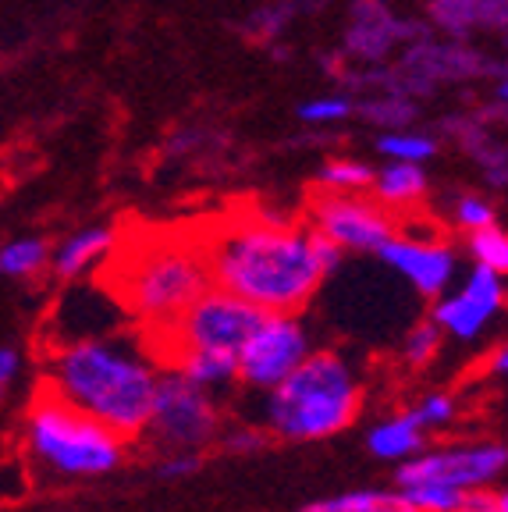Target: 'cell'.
Listing matches in <instances>:
<instances>
[{"mask_svg":"<svg viewBox=\"0 0 508 512\" xmlns=\"http://www.w3.org/2000/svg\"><path fill=\"white\" fill-rule=\"evenodd\" d=\"M508 470V445L505 441H445L430 445L423 456L395 470V488L413 484H445L455 491H494Z\"/></svg>","mask_w":508,"mask_h":512,"instance_id":"8","label":"cell"},{"mask_svg":"<svg viewBox=\"0 0 508 512\" xmlns=\"http://www.w3.org/2000/svg\"><path fill=\"white\" fill-rule=\"evenodd\" d=\"M214 288L246 299L263 313H299L331 271L317 253L310 224L246 217L203 239Z\"/></svg>","mask_w":508,"mask_h":512,"instance_id":"2","label":"cell"},{"mask_svg":"<svg viewBox=\"0 0 508 512\" xmlns=\"http://www.w3.org/2000/svg\"><path fill=\"white\" fill-rule=\"evenodd\" d=\"M484 367H487V374H491V377H498V381H508V342L494 345Z\"/></svg>","mask_w":508,"mask_h":512,"instance_id":"30","label":"cell"},{"mask_svg":"<svg viewBox=\"0 0 508 512\" xmlns=\"http://www.w3.org/2000/svg\"><path fill=\"white\" fill-rule=\"evenodd\" d=\"M299 512H416V509L405 502V495L398 488H391V491L352 488V491L317 498V502H306Z\"/></svg>","mask_w":508,"mask_h":512,"instance_id":"17","label":"cell"},{"mask_svg":"<svg viewBox=\"0 0 508 512\" xmlns=\"http://www.w3.org/2000/svg\"><path fill=\"white\" fill-rule=\"evenodd\" d=\"M50 264H54V246L47 239H40V235H18V239L4 242V249H0V274L4 278H36Z\"/></svg>","mask_w":508,"mask_h":512,"instance_id":"18","label":"cell"},{"mask_svg":"<svg viewBox=\"0 0 508 512\" xmlns=\"http://www.w3.org/2000/svg\"><path fill=\"white\" fill-rule=\"evenodd\" d=\"M114 256H118V235L104 224H89L57 242L50 271L61 281H82L104 264H111Z\"/></svg>","mask_w":508,"mask_h":512,"instance_id":"13","label":"cell"},{"mask_svg":"<svg viewBox=\"0 0 508 512\" xmlns=\"http://www.w3.org/2000/svg\"><path fill=\"white\" fill-rule=\"evenodd\" d=\"M405 502L416 512H466L469 491H455L445 484H413V488H398Z\"/></svg>","mask_w":508,"mask_h":512,"instance_id":"24","label":"cell"},{"mask_svg":"<svg viewBox=\"0 0 508 512\" xmlns=\"http://www.w3.org/2000/svg\"><path fill=\"white\" fill-rule=\"evenodd\" d=\"M405 409L413 413V420H416V424H420L427 434L452 431V427L459 424V416H462L459 395L448 392V388H430V392H423L420 399H413Z\"/></svg>","mask_w":508,"mask_h":512,"instance_id":"19","label":"cell"},{"mask_svg":"<svg viewBox=\"0 0 508 512\" xmlns=\"http://www.w3.org/2000/svg\"><path fill=\"white\" fill-rule=\"evenodd\" d=\"M317 182L324 185V192H342V196H352V192L374 189L377 171L363 160H331L317 171Z\"/></svg>","mask_w":508,"mask_h":512,"instance_id":"22","label":"cell"},{"mask_svg":"<svg viewBox=\"0 0 508 512\" xmlns=\"http://www.w3.org/2000/svg\"><path fill=\"white\" fill-rule=\"evenodd\" d=\"M494 512H508V484L494 488Z\"/></svg>","mask_w":508,"mask_h":512,"instance_id":"31","label":"cell"},{"mask_svg":"<svg viewBox=\"0 0 508 512\" xmlns=\"http://www.w3.org/2000/svg\"><path fill=\"white\" fill-rule=\"evenodd\" d=\"M352 114L349 96H313L306 104H299V118L310 121V125H334Z\"/></svg>","mask_w":508,"mask_h":512,"instance_id":"27","label":"cell"},{"mask_svg":"<svg viewBox=\"0 0 508 512\" xmlns=\"http://www.w3.org/2000/svg\"><path fill=\"white\" fill-rule=\"evenodd\" d=\"M267 313L256 310L246 299L231 296L224 288H210L207 296L199 299L175 328L164 338H157L160 360H175L185 352H214V356H235L239 360L242 349L249 345V338L256 335V328L263 324Z\"/></svg>","mask_w":508,"mask_h":512,"instance_id":"7","label":"cell"},{"mask_svg":"<svg viewBox=\"0 0 508 512\" xmlns=\"http://www.w3.org/2000/svg\"><path fill=\"white\" fill-rule=\"evenodd\" d=\"M452 224L455 228H462L466 235L484 232V228H491L494 224V207L484 200V196L466 192V196H459V200L452 203Z\"/></svg>","mask_w":508,"mask_h":512,"instance_id":"26","label":"cell"},{"mask_svg":"<svg viewBox=\"0 0 508 512\" xmlns=\"http://www.w3.org/2000/svg\"><path fill=\"white\" fill-rule=\"evenodd\" d=\"M363 441H366V452H370V456L381 459V463H391L395 470L405 463H413L416 456H423V452L430 448V434L416 424L409 409L377 416L374 424L366 427Z\"/></svg>","mask_w":508,"mask_h":512,"instance_id":"14","label":"cell"},{"mask_svg":"<svg viewBox=\"0 0 508 512\" xmlns=\"http://www.w3.org/2000/svg\"><path fill=\"white\" fill-rule=\"evenodd\" d=\"M505 310H508L505 278L484 271V267H469L459 285L430 306V320L441 328V335L448 342L473 345L498 324V317Z\"/></svg>","mask_w":508,"mask_h":512,"instance_id":"10","label":"cell"},{"mask_svg":"<svg viewBox=\"0 0 508 512\" xmlns=\"http://www.w3.org/2000/svg\"><path fill=\"white\" fill-rule=\"evenodd\" d=\"M167 370H178L182 377H189L192 384L207 388V392L221 395L231 384H239V360L235 356H214V352H185L167 360Z\"/></svg>","mask_w":508,"mask_h":512,"instance_id":"15","label":"cell"},{"mask_svg":"<svg viewBox=\"0 0 508 512\" xmlns=\"http://www.w3.org/2000/svg\"><path fill=\"white\" fill-rule=\"evenodd\" d=\"M441 345H445V335H441V328L427 317V320H420V324H413V328L405 331L402 345H398V356H402V363L409 370H423L437 360Z\"/></svg>","mask_w":508,"mask_h":512,"instance_id":"21","label":"cell"},{"mask_svg":"<svg viewBox=\"0 0 508 512\" xmlns=\"http://www.w3.org/2000/svg\"><path fill=\"white\" fill-rule=\"evenodd\" d=\"M405 285L423 299L448 296L459 281V253L452 242L427 228H398V235L377 253Z\"/></svg>","mask_w":508,"mask_h":512,"instance_id":"12","label":"cell"},{"mask_svg":"<svg viewBox=\"0 0 508 512\" xmlns=\"http://www.w3.org/2000/svg\"><path fill=\"white\" fill-rule=\"evenodd\" d=\"M132 441L40 388L18 420V459L40 484H89L128 459Z\"/></svg>","mask_w":508,"mask_h":512,"instance_id":"4","label":"cell"},{"mask_svg":"<svg viewBox=\"0 0 508 512\" xmlns=\"http://www.w3.org/2000/svg\"><path fill=\"white\" fill-rule=\"evenodd\" d=\"M164 374L157 345L143 331L54 345L43 360L47 392L128 441H143Z\"/></svg>","mask_w":508,"mask_h":512,"instance_id":"1","label":"cell"},{"mask_svg":"<svg viewBox=\"0 0 508 512\" xmlns=\"http://www.w3.org/2000/svg\"><path fill=\"white\" fill-rule=\"evenodd\" d=\"M377 150L391 164H427L437 153V143L430 136H416V132H384L377 139Z\"/></svg>","mask_w":508,"mask_h":512,"instance_id":"23","label":"cell"},{"mask_svg":"<svg viewBox=\"0 0 508 512\" xmlns=\"http://www.w3.org/2000/svg\"><path fill=\"white\" fill-rule=\"evenodd\" d=\"M310 224L345 253H381L398 235V221L388 207L342 192H320L310 207Z\"/></svg>","mask_w":508,"mask_h":512,"instance_id":"11","label":"cell"},{"mask_svg":"<svg viewBox=\"0 0 508 512\" xmlns=\"http://www.w3.org/2000/svg\"><path fill=\"white\" fill-rule=\"evenodd\" d=\"M498 100H501V104H508V75L498 82Z\"/></svg>","mask_w":508,"mask_h":512,"instance_id":"32","label":"cell"},{"mask_svg":"<svg viewBox=\"0 0 508 512\" xmlns=\"http://www.w3.org/2000/svg\"><path fill=\"white\" fill-rule=\"evenodd\" d=\"M25 370H29V363H25L22 345H15V342L0 345V388H4V392L15 388V381L25 374Z\"/></svg>","mask_w":508,"mask_h":512,"instance_id":"29","label":"cell"},{"mask_svg":"<svg viewBox=\"0 0 508 512\" xmlns=\"http://www.w3.org/2000/svg\"><path fill=\"white\" fill-rule=\"evenodd\" d=\"M203 470V456L199 452H167V456H153V473L167 484L189 480Z\"/></svg>","mask_w":508,"mask_h":512,"instance_id":"28","label":"cell"},{"mask_svg":"<svg viewBox=\"0 0 508 512\" xmlns=\"http://www.w3.org/2000/svg\"><path fill=\"white\" fill-rule=\"evenodd\" d=\"M366 402L363 374L342 352L317 349L281 388L263 395L260 424L274 441H327L349 431Z\"/></svg>","mask_w":508,"mask_h":512,"instance_id":"5","label":"cell"},{"mask_svg":"<svg viewBox=\"0 0 508 512\" xmlns=\"http://www.w3.org/2000/svg\"><path fill=\"white\" fill-rule=\"evenodd\" d=\"M114 260L107 288L150 342L164 338L214 288L203 242L157 235Z\"/></svg>","mask_w":508,"mask_h":512,"instance_id":"3","label":"cell"},{"mask_svg":"<svg viewBox=\"0 0 508 512\" xmlns=\"http://www.w3.org/2000/svg\"><path fill=\"white\" fill-rule=\"evenodd\" d=\"M224 427L228 424H224L217 395L192 384L178 370H167L143 445L153 456H167V452H199L203 456L207 448L221 445Z\"/></svg>","mask_w":508,"mask_h":512,"instance_id":"6","label":"cell"},{"mask_svg":"<svg viewBox=\"0 0 508 512\" xmlns=\"http://www.w3.org/2000/svg\"><path fill=\"white\" fill-rule=\"evenodd\" d=\"M466 253L473 260V267H484V271L508 278V232L491 224L484 232L466 235Z\"/></svg>","mask_w":508,"mask_h":512,"instance_id":"20","label":"cell"},{"mask_svg":"<svg viewBox=\"0 0 508 512\" xmlns=\"http://www.w3.org/2000/svg\"><path fill=\"white\" fill-rule=\"evenodd\" d=\"M40 512H72V509H64V505H50V509H40Z\"/></svg>","mask_w":508,"mask_h":512,"instance_id":"33","label":"cell"},{"mask_svg":"<svg viewBox=\"0 0 508 512\" xmlns=\"http://www.w3.org/2000/svg\"><path fill=\"white\" fill-rule=\"evenodd\" d=\"M427 196V171L420 164H388L377 171L374 200L388 210H405Z\"/></svg>","mask_w":508,"mask_h":512,"instance_id":"16","label":"cell"},{"mask_svg":"<svg viewBox=\"0 0 508 512\" xmlns=\"http://www.w3.org/2000/svg\"><path fill=\"white\" fill-rule=\"evenodd\" d=\"M270 441L274 438H270L260 420L256 424H228L221 434V452H228V456H256Z\"/></svg>","mask_w":508,"mask_h":512,"instance_id":"25","label":"cell"},{"mask_svg":"<svg viewBox=\"0 0 508 512\" xmlns=\"http://www.w3.org/2000/svg\"><path fill=\"white\" fill-rule=\"evenodd\" d=\"M313 335L299 313H267L239 356V388L270 395L313 356Z\"/></svg>","mask_w":508,"mask_h":512,"instance_id":"9","label":"cell"}]
</instances>
